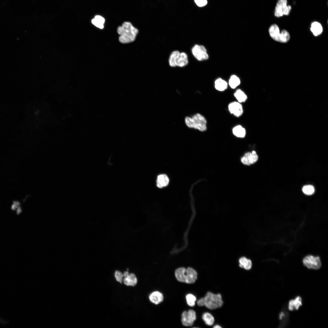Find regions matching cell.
<instances>
[{
    "mask_svg": "<svg viewBox=\"0 0 328 328\" xmlns=\"http://www.w3.org/2000/svg\"><path fill=\"white\" fill-rule=\"evenodd\" d=\"M119 35V39L122 43H126L134 41L138 33V30L129 22H125L117 29Z\"/></svg>",
    "mask_w": 328,
    "mask_h": 328,
    "instance_id": "cell-1",
    "label": "cell"
},
{
    "mask_svg": "<svg viewBox=\"0 0 328 328\" xmlns=\"http://www.w3.org/2000/svg\"><path fill=\"white\" fill-rule=\"evenodd\" d=\"M185 123L189 128L194 129L200 132H204L207 129V121L204 117L199 113H196L191 116L185 117Z\"/></svg>",
    "mask_w": 328,
    "mask_h": 328,
    "instance_id": "cell-2",
    "label": "cell"
},
{
    "mask_svg": "<svg viewBox=\"0 0 328 328\" xmlns=\"http://www.w3.org/2000/svg\"><path fill=\"white\" fill-rule=\"evenodd\" d=\"M175 275L179 281L191 284L194 283L197 279V274L196 271L191 268L186 269L180 267L176 270Z\"/></svg>",
    "mask_w": 328,
    "mask_h": 328,
    "instance_id": "cell-3",
    "label": "cell"
},
{
    "mask_svg": "<svg viewBox=\"0 0 328 328\" xmlns=\"http://www.w3.org/2000/svg\"><path fill=\"white\" fill-rule=\"evenodd\" d=\"M204 306L210 309H214L222 306L223 304L220 294H215L208 292L204 297Z\"/></svg>",
    "mask_w": 328,
    "mask_h": 328,
    "instance_id": "cell-4",
    "label": "cell"
},
{
    "mask_svg": "<svg viewBox=\"0 0 328 328\" xmlns=\"http://www.w3.org/2000/svg\"><path fill=\"white\" fill-rule=\"evenodd\" d=\"M302 262L304 265L309 269L318 270L321 266L320 258L311 255L305 256L303 259Z\"/></svg>",
    "mask_w": 328,
    "mask_h": 328,
    "instance_id": "cell-5",
    "label": "cell"
},
{
    "mask_svg": "<svg viewBox=\"0 0 328 328\" xmlns=\"http://www.w3.org/2000/svg\"><path fill=\"white\" fill-rule=\"evenodd\" d=\"M194 57L199 61L206 60L209 58L205 47L203 45H195L192 49Z\"/></svg>",
    "mask_w": 328,
    "mask_h": 328,
    "instance_id": "cell-6",
    "label": "cell"
},
{
    "mask_svg": "<svg viewBox=\"0 0 328 328\" xmlns=\"http://www.w3.org/2000/svg\"><path fill=\"white\" fill-rule=\"evenodd\" d=\"M196 318L195 311L192 309L188 311H184L182 316V322L183 324L186 326H192Z\"/></svg>",
    "mask_w": 328,
    "mask_h": 328,
    "instance_id": "cell-7",
    "label": "cell"
},
{
    "mask_svg": "<svg viewBox=\"0 0 328 328\" xmlns=\"http://www.w3.org/2000/svg\"><path fill=\"white\" fill-rule=\"evenodd\" d=\"M258 159V155L256 152L253 151L252 152L246 153L241 159V161L244 164L250 165L256 162Z\"/></svg>",
    "mask_w": 328,
    "mask_h": 328,
    "instance_id": "cell-8",
    "label": "cell"
},
{
    "mask_svg": "<svg viewBox=\"0 0 328 328\" xmlns=\"http://www.w3.org/2000/svg\"><path fill=\"white\" fill-rule=\"evenodd\" d=\"M228 108L230 113L237 117L240 116L243 113L242 106L240 103L238 102H233L230 103L228 105Z\"/></svg>",
    "mask_w": 328,
    "mask_h": 328,
    "instance_id": "cell-9",
    "label": "cell"
},
{
    "mask_svg": "<svg viewBox=\"0 0 328 328\" xmlns=\"http://www.w3.org/2000/svg\"><path fill=\"white\" fill-rule=\"evenodd\" d=\"M287 5V0H278L275 7L274 15L275 16L279 17L284 15L283 11Z\"/></svg>",
    "mask_w": 328,
    "mask_h": 328,
    "instance_id": "cell-10",
    "label": "cell"
},
{
    "mask_svg": "<svg viewBox=\"0 0 328 328\" xmlns=\"http://www.w3.org/2000/svg\"><path fill=\"white\" fill-rule=\"evenodd\" d=\"M188 63V57L186 54L184 52L180 53L176 60V66L183 67L186 66Z\"/></svg>",
    "mask_w": 328,
    "mask_h": 328,
    "instance_id": "cell-11",
    "label": "cell"
},
{
    "mask_svg": "<svg viewBox=\"0 0 328 328\" xmlns=\"http://www.w3.org/2000/svg\"><path fill=\"white\" fill-rule=\"evenodd\" d=\"M302 299L299 296L289 301L288 304V309L290 311L298 310L302 305Z\"/></svg>",
    "mask_w": 328,
    "mask_h": 328,
    "instance_id": "cell-12",
    "label": "cell"
},
{
    "mask_svg": "<svg viewBox=\"0 0 328 328\" xmlns=\"http://www.w3.org/2000/svg\"><path fill=\"white\" fill-rule=\"evenodd\" d=\"M269 32L270 36L275 40L278 41L280 31L278 25L276 24L272 25L269 29Z\"/></svg>",
    "mask_w": 328,
    "mask_h": 328,
    "instance_id": "cell-13",
    "label": "cell"
},
{
    "mask_svg": "<svg viewBox=\"0 0 328 328\" xmlns=\"http://www.w3.org/2000/svg\"><path fill=\"white\" fill-rule=\"evenodd\" d=\"M124 283L127 286H134L137 282V279L136 275L134 273L129 274L127 276L124 277Z\"/></svg>",
    "mask_w": 328,
    "mask_h": 328,
    "instance_id": "cell-14",
    "label": "cell"
},
{
    "mask_svg": "<svg viewBox=\"0 0 328 328\" xmlns=\"http://www.w3.org/2000/svg\"><path fill=\"white\" fill-rule=\"evenodd\" d=\"M149 299L152 303L158 304L163 301V297L162 294L160 292L155 291L150 294Z\"/></svg>",
    "mask_w": 328,
    "mask_h": 328,
    "instance_id": "cell-15",
    "label": "cell"
},
{
    "mask_svg": "<svg viewBox=\"0 0 328 328\" xmlns=\"http://www.w3.org/2000/svg\"><path fill=\"white\" fill-rule=\"evenodd\" d=\"M310 29L315 36H318L321 34L323 31V27L321 24L316 21L312 23Z\"/></svg>",
    "mask_w": 328,
    "mask_h": 328,
    "instance_id": "cell-16",
    "label": "cell"
},
{
    "mask_svg": "<svg viewBox=\"0 0 328 328\" xmlns=\"http://www.w3.org/2000/svg\"><path fill=\"white\" fill-rule=\"evenodd\" d=\"M169 183V179L167 176L162 174L158 176L157 179V186L160 188L167 186Z\"/></svg>",
    "mask_w": 328,
    "mask_h": 328,
    "instance_id": "cell-17",
    "label": "cell"
},
{
    "mask_svg": "<svg viewBox=\"0 0 328 328\" xmlns=\"http://www.w3.org/2000/svg\"><path fill=\"white\" fill-rule=\"evenodd\" d=\"M239 266L246 270L250 269L252 267L251 261L245 257H242L240 258L239 260Z\"/></svg>",
    "mask_w": 328,
    "mask_h": 328,
    "instance_id": "cell-18",
    "label": "cell"
},
{
    "mask_svg": "<svg viewBox=\"0 0 328 328\" xmlns=\"http://www.w3.org/2000/svg\"><path fill=\"white\" fill-rule=\"evenodd\" d=\"M232 132L235 136L239 138H244L246 135L245 129L241 125L234 127L232 129Z\"/></svg>",
    "mask_w": 328,
    "mask_h": 328,
    "instance_id": "cell-19",
    "label": "cell"
},
{
    "mask_svg": "<svg viewBox=\"0 0 328 328\" xmlns=\"http://www.w3.org/2000/svg\"><path fill=\"white\" fill-rule=\"evenodd\" d=\"M105 21L104 17L100 15H97L92 20L91 22L96 27L100 29H103L104 27V24Z\"/></svg>",
    "mask_w": 328,
    "mask_h": 328,
    "instance_id": "cell-20",
    "label": "cell"
},
{
    "mask_svg": "<svg viewBox=\"0 0 328 328\" xmlns=\"http://www.w3.org/2000/svg\"><path fill=\"white\" fill-rule=\"evenodd\" d=\"M227 84L224 80L219 78L215 82V87L216 90L219 91H223L227 87Z\"/></svg>",
    "mask_w": 328,
    "mask_h": 328,
    "instance_id": "cell-21",
    "label": "cell"
},
{
    "mask_svg": "<svg viewBox=\"0 0 328 328\" xmlns=\"http://www.w3.org/2000/svg\"><path fill=\"white\" fill-rule=\"evenodd\" d=\"M279 319L280 320V327H284L287 325L289 320L288 313L285 311H282L279 313Z\"/></svg>",
    "mask_w": 328,
    "mask_h": 328,
    "instance_id": "cell-22",
    "label": "cell"
},
{
    "mask_svg": "<svg viewBox=\"0 0 328 328\" xmlns=\"http://www.w3.org/2000/svg\"><path fill=\"white\" fill-rule=\"evenodd\" d=\"M234 95L240 103L244 102L247 98L246 94L240 89L237 90L234 94Z\"/></svg>",
    "mask_w": 328,
    "mask_h": 328,
    "instance_id": "cell-23",
    "label": "cell"
},
{
    "mask_svg": "<svg viewBox=\"0 0 328 328\" xmlns=\"http://www.w3.org/2000/svg\"><path fill=\"white\" fill-rule=\"evenodd\" d=\"M202 318L206 324L207 325L212 326L214 323V317L209 313H204L202 315Z\"/></svg>",
    "mask_w": 328,
    "mask_h": 328,
    "instance_id": "cell-24",
    "label": "cell"
},
{
    "mask_svg": "<svg viewBox=\"0 0 328 328\" xmlns=\"http://www.w3.org/2000/svg\"><path fill=\"white\" fill-rule=\"evenodd\" d=\"M180 52L177 50L174 51L172 52L169 56V65L172 67H176V61L178 56Z\"/></svg>",
    "mask_w": 328,
    "mask_h": 328,
    "instance_id": "cell-25",
    "label": "cell"
},
{
    "mask_svg": "<svg viewBox=\"0 0 328 328\" xmlns=\"http://www.w3.org/2000/svg\"><path fill=\"white\" fill-rule=\"evenodd\" d=\"M240 79L237 76L233 75L229 80V84L231 88L234 89L240 84Z\"/></svg>",
    "mask_w": 328,
    "mask_h": 328,
    "instance_id": "cell-26",
    "label": "cell"
},
{
    "mask_svg": "<svg viewBox=\"0 0 328 328\" xmlns=\"http://www.w3.org/2000/svg\"><path fill=\"white\" fill-rule=\"evenodd\" d=\"M290 38L289 33L286 30L283 29L280 33L278 42L285 43L289 40Z\"/></svg>",
    "mask_w": 328,
    "mask_h": 328,
    "instance_id": "cell-27",
    "label": "cell"
},
{
    "mask_svg": "<svg viewBox=\"0 0 328 328\" xmlns=\"http://www.w3.org/2000/svg\"><path fill=\"white\" fill-rule=\"evenodd\" d=\"M302 190L304 194L307 195H311L314 193L315 189L313 186L307 185L303 187Z\"/></svg>",
    "mask_w": 328,
    "mask_h": 328,
    "instance_id": "cell-28",
    "label": "cell"
},
{
    "mask_svg": "<svg viewBox=\"0 0 328 328\" xmlns=\"http://www.w3.org/2000/svg\"><path fill=\"white\" fill-rule=\"evenodd\" d=\"M186 299L187 303L189 306H193L195 305L196 298L193 295L191 294H187L186 296Z\"/></svg>",
    "mask_w": 328,
    "mask_h": 328,
    "instance_id": "cell-29",
    "label": "cell"
},
{
    "mask_svg": "<svg viewBox=\"0 0 328 328\" xmlns=\"http://www.w3.org/2000/svg\"><path fill=\"white\" fill-rule=\"evenodd\" d=\"M114 276L116 280L121 283L124 278L123 274L119 271H116L115 272Z\"/></svg>",
    "mask_w": 328,
    "mask_h": 328,
    "instance_id": "cell-30",
    "label": "cell"
},
{
    "mask_svg": "<svg viewBox=\"0 0 328 328\" xmlns=\"http://www.w3.org/2000/svg\"><path fill=\"white\" fill-rule=\"evenodd\" d=\"M196 5L199 7H203L207 3V0H194Z\"/></svg>",
    "mask_w": 328,
    "mask_h": 328,
    "instance_id": "cell-31",
    "label": "cell"
},
{
    "mask_svg": "<svg viewBox=\"0 0 328 328\" xmlns=\"http://www.w3.org/2000/svg\"><path fill=\"white\" fill-rule=\"evenodd\" d=\"M291 9V7L290 5H287L284 8L283 11V13L284 15H288L290 12Z\"/></svg>",
    "mask_w": 328,
    "mask_h": 328,
    "instance_id": "cell-32",
    "label": "cell"
},
{
    "mask_svg": "<svg viewBox=\"0 0 328 328\" xmlns=\"http://www.w3.org/2000/svg\"><path fill=\"white\" fill-rule=\"evenodd\" d=\"M197 304L199 306H204V297L200 298L197 301Z\"/></svg>",
    "mask_w": 328,
    "mask_h": 328,
    "instance_id": "cell-33",
    "label": "cell"
},
{
    "mask_svg": "<svg viewBox=\"0 0 328 328\" xmlns=\"http://www.w3.org/2000/svg\"><path fill=\"white\" fill-rule=\"evenodd\" d=\"M213 327L214 328H222V327L220 326V325H214L213 326Z\"/></svg>",
    "mask_w": 328,
    "mask_h": 328,
    "instance_id": "cell-34",
    "label": "cell"
}]
</instances>
